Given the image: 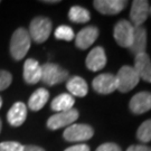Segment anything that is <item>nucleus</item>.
Instances as JSON below:
<instances>
[{"mask_svg": "<svg viewBox=\"0 0 151 151\" xmlns=\"http://www.w3.org/2000/svg\"><path fill=\"white\" fill-rule=\"evenodd\" d=\"M32 39L29 32L25 28H18L15 30L10 42V54L16 60H22L30 48Z\"/></svg>", "mask_w": 151, "mask_h": 151, "instance_id": "obj_1", "label": "nucleus"}, {"mask_svg": "<svg viewBox=\"0 0 151 151\" xmlns=\"http://www.w3.org/2000/svg\"><path fill=\"white\" fill-rule=\"evenodd\" d=\"M52 22L46 17H36L34 18L29 26V36L30 39L40 44L47 40L52 32Z\"/></svg>", "mask_w": 151, "mask_h": 151, "instance_id": "obj_2", "label": "nucleus"}, {"mask_svg": "<svg viewBox=\"0 0 151 151\" xmlns=\"http://www.w3.org/2000/svg\"><path fill=\"white\" fill-rule=\"evenodd\" d=\"M68 77V72L54 63H46L42 66V80L46 85L53 86L60 84Z\"/></svg>", "mask_w": 151, "mask_h": 151, "instance_id": "obj_3", "label": "nucleus"}, {"mask_svg": "<svg viewBox=\"0 0 151 151\" xmlns=\"http://www.w3.org/2000/svg\"><path fill=\"white\" fill-rule=\"evenodd\" d=\"M115 77L118 82V90L122 93H127L133 90L138 85L140 80L133 66H129V65L122 66Z\"/></svg>", "mask_w": 151, "mask_h": 151, "instance_id": "obj_4", "label": "nucleus"}, {"mask_svg": "<svg viewBox=\"0 0 151 151\" xmlns=\"http://www.w3.org/2000/svg\"><path fill=\"white\" fill-rule=\"evenodd\" d=\"M94 134V130L88 124L73 123L65 129L63 137L68 142H83L91 139Z\"/></svg>", "mask_w": 151, "mask_h": 151, "instance_id": "obj_5", "label": "nucleus"}, {"mask_svg": "<svg viewBox=\"0 0 151 151\" xmlns=\"http://www.w3.org/2000/svg\"><path fill=\"white\" fill-rule=\"evenodd\" d=\"M133 30L134 26L128 20H120L115 26H114V39L119 44L121 47L129 48L132 43L133 38Z\"/></svg>", "mask_w": 151, "mask_h": 151, "instance_id": "obj_6", "label": "nucleus"}, {"mask_svg": "<svg viewBox=\"0 0 151 151\" xmlns=\"http://www.w3.org/2000/svg\"><path fill=\"white\" fill-rule=\"evenodd\" d=\"M77 119H78V111L76 109H72L65 112H58L48 119L47 128L50 130H58L64 127H70Z\"/></svg>", "mask_w": 151, "mask_h": 151, "instance_id": "obj_7", "label": "nucleus"}, {"mask_svg": "<svg viewBox=\"0 0 151 151\" xmlns=\"http://www.w3.org/2000/svg\"><path fill=\"white\" fill-rule=\"evenodd\" d=\"M150 6L147 0H134L131 6L130 10V19L131 24L134 27L142 26V24L146 22L149 16Z\"/></svg>", "mask_w": 151, "mask_h": 151, "instance_id": "obj_8", "label": "nucleus"}, {"mask_svg": "<svg viewBox=\"0 0 151 151\" xmlns=\"http://www.w3.org/2000/svg\"><path fill=\"white\" fill-rule=\"evenodd\" d=\"M94 91L100 94H110L118 90L116 77L113 74H100L97 75L92 83Z\"/></svg>", "mask_w": 151, "mask_h": 151, "instance_id": "obj_9", "label": "nucleus"}, {"mask_svg": "<svg viewBox=\"0 0 151 151\" xmlns=\"http://www.w3.org/2000/svg\"><path fill=\"white\" fill-rule=\"evenodd\" d=\"M129 108L134 114H143L151 110V93L139 92L130 100Z\"/></svg>", "mask_w": 151, "mask_h": 151, "instance_id": "obj_10", "label": "nucleus"}, {"mask_svg": "<svg viewBox=\"0 0 151 151\" xmlns=\"http://www.w3.org/2000/svg\"><path fill=\"white\" fill-rule=\"evenodd\" d=\"M99 37V29L95 26H87L81 29L75 36V45L80 49H87Z\"/></svg>", "mask_w": 151, "mask_h": 151, "instance_id": "obj_11", "label": "nucleus"}, {"mask_svg": "<svg viewBox=\"0 0 151 151\" xmlns=\"http://www.w3.org/2000/svg\"><path fill=\"white\" fill-rule=\"evenodd\" d=\"M133 68L137 72L139 78L151 83V60L147 53L135 55Z\"/></svg>", "mask_w": 151, "mask_h": 151, "instance_id": "obj_12", "label": "nucleus"}, {"mask_svg": "<svg viewBox=\"0 0 151 151\" xmlns=\"http://www.w3.org/2000/svg\"><path fill=\"white\" fill-rule=\"evenodd\" d=\"M99 12L103 15H116L123 10L127 6L124 0H95L93 2Z\"/></svg>", "mask_w": 151, "mask_h": 151, "instance_id": "obj_13", "label": "nucleus"}, {"mask_svg": "<svg viewBox=\"0 0 151 151\" xmlns=\"http://www.w3.org/2000/svg\"><path fill=\"white\" fill-rule=\"evenodd\" d=\"M86 67L92 72L101 70L106 65V55L103 47H94L86 57Z\"/></svg>", "mask_w": 151, "mask_h": 151, "instance_id": "obj_14", "label": "nucleus"}, {"mask_svg": "<svg viewBox=\"0 0 151 151\" xmlns=\"http://www.w3.org/2000/svg\"><path fill=\"white\" fill-rule=\"evenodd\" d=\"M24 80L28 84H36L42 80V65L37 60L28 58L24 64Z\"/></svg>", "mask_w": 151, "mask_h": 151, "instance_id": "obj_15", "label": "nucleus"}, {"mask_svg": "<svg viewBox=\"0 0 151 151\" xmlns=\"http://www.w3.org/2000/svg\"><path fill=\"white\" fill-rule=\"evenodd\" d=\"M146 47H147L146 28L142 27V26L134 27L132 43H131V46L129 47L130 52L135 56V55L141 54V53H146Z\"/></svg>", "mask_w": 151, "mask_h": 151, "instance_id": "obj_16", "label": "nucleus"}, {"mask_svg": "<svg viewBox=\"0 0 151 151\" xmlns=\"http://www.w3.org/2000/svg\"><path fill=\"white\" fill-rule=\"evenodd\" d=\"M27 118V106L25 105V103L22 102H16L10 110L8 111L7 114V119L10 125L12 127H19L22 125L25 120Z\"/></svg>", "mask_w": 151, "mask_h": 151, "instance_id": "obj_17", "label": "nucleus"}, {"mask_svg": "<svg viewBox=\"0 0 151 151\" xmlns=\"http://www.w3.org/2000/svg\"><path fill=\"white\" fill-rule=\"evenodd\" d=\"M66 87L72 96L84 97L88 92L87 83L80 76H73L68 78V81L66 83Z\"/></svg>", "mask_w": 151, "mask_h": 151, "instance_id": "obj_18", "label": "nucleus"}, {"mask_svg": "<svg viewBox=\"0 0 151 151\" xmlns=\"http://www.w3.org/2000/svg\"><path fill=\"white\" fill-rule=\"evenodd\" d=\"M49 99V93L46 88H38L32 94L28 101V108L32 111H39L45 106Z\"/></svg>", "mask_w": 151, "mask_h": 151, "instance_id": "obj_19", "label": "nucleus"}, {"mask_svg": "<svg viewBox=\"0 0 151 151\" xmlns=\"http://www.w3.org/2000/svg\"><path fill=\"white\" fill-rule=\"evenodd\" d=\"M74 103H75L74 96H72L70 94H67V93H63L55 97L50 106L56 112H65V111L72 110L74 106Z\"/></svg>", "mask_w": 151, "mask_h": 151, "instance_id": "obj_20", "label": "nucleus"}, {"mask_svg": "<svg viewBox=\"0 0 151 151\" xmlns=\"http://www.w3.org/2000/svg\"><path fill=\"white\" fill-rule=\"evenodd\" d=\"M68 18L76 24H84L91 19L90 11L81 6H73L68 12Z\"/></svg>", "mask_w": 151, "mask_h": 151, "instance_id": "obj_21", "label": "nucleus"}, {"mask_svg": "<svg viewBox=\"0 0 151 151\" xmlns=\"http://www.w3.org/2000/svg\"><path fill=\"white\" fill-rule=\"evenodd\" d=\"M137 138L142 143L151 141V119L145 121L139 127V129L137 131Z\"/></svg>", "mask_w": 151, "mask_h": 151, "instance_id": "obj_22", "label": "nucleus"}, {"mask_svg": "<svg viewBox=\"0 0 151 151\" xmlns=\"http://www.w3.org/2000/svg\"><path fill=\"white\" fill-rule=\"evenodd\" d=\"M55 37L60 40H66V42H70L73 40L75 35H74V30L66 25H62L60 27L56 28L55 30Z\"/></svg>", "mask_w": 151, "mask_h": 151, "instance_id": "obj_23", "label": "nucleus"}, {"mask_svg": "<svg viewBox=\"0 0 151 151\" xmlns=\"http://www.w3.org/2000/svg\"><path fill=\"white\" fill-rule=\"evenodd\" d=\"M0 151H24V146L16 141H5L0 143Z\"/></svg>", "mask_w": 151, "mask_h": 151, "instance_id": "obj_24", "label": "nucleus"}, {"mask_svg": "<svg viewBox=\"0 0 151 151\" xmlns=\"http://www.w3.org/2000/svg\"><path fill=\"white\" fill-rule=\"evenodd\" d=\"M12 81V76L9 72L5 70H0V91H4L9 87Z\"/></svg>", "mask_w": 151, "mask_h": 151, "instance_id": "obj_25", "label": "nucleus"}, {"mask_svg": "<svg viewBox=\"0 0 151 151\" xmlns=\"http://www.w3.org/2000/svg\"><path fill=\"white\" fill-rule=\"evenodd\" d=\"M95 151H122L118 145H115L113 142H106L103 143L97 148Z\"/></svg>", "mask_w": 151, "mask_h": 151, "instance_id": "obj_26", "label": "nucleus"}, {"mask_svg": "<svg viewBox=\"0 0 151 151\" xmlns=\"http://www.w3.org/2000/svg\"><path fill=\"white\" fill-rule=\"evenodd\" d=\"M64 151H90V147L87 145H76V146H72L67 149H65Z\"/></svg>", "mask_w": 151, "mask_h": 151, "instance_id": "obj_27", "label": "nucleus"}, {"mask_svg": "<svg viewBox=\"0 0 151 151\" xmlns=\"http://www.w3.org/2000/svg\"><path fill=\"white\" fill-rule=\"evenodd\" d=\"M127 151H151V147H148L146 145H135L129 147Z\"/></svg>", "mask_w": 151, "mask_h": 151, "instance_id": "obj_28", "label": "nucleus"}, {"mask_svg": "<svg viewBox=\"0 0 151 151\" xmlns=\"http://www.w3.org/2000/svg\"><path fill=\"white\" fill-rule=\"evenodd\" d=\"M24 151H45L43 148L37 146H24Z\"/></svg>", "mask_w": 151, "mask_h": 151, "instance_id": "obj_29", "label": "nucleus"}, {"mask_svg": "<svg viewBox=\"0 0 151 151\" xmlns=\"http://www.w3.org/2000/svg\"><path fill=\"white\" fill-rule=\"evenodd\" d=\"M44 2H45V4H56V2H58V1H44Z\"/></svg>", "mask_w": 151, "mask_h": 151, "instance_id": "obj_30", "label": "nucleus"}, {"mask_svg": "<svg viewBox=\"0 0 151 151\" xmlns=\"http://www.w3.org/2000/svg\"><path fill=\"white\" fill-rule=\"evenodd\" d=\"M1 106H2V99L0 97V109H1Z\"/></svg>", "mask_w": 151, "mask_h": 151, "instance_id": "obj_31", "label": "nucleus"}, {"mask_svg": "<svg viewBox=\"0 0 151 151\" xmlns=\"http://www.w3.org/2000/svg\"><path fill=\"white\" fill-rule=\"evenodd\" d=\"M1 125H2V123H1V120H0V131H1Z\"/></svg>", "mask_w": 151, "mask_h": 151, "instance_id": "obj_32", "label": "nucleus"}, {"mask_svg": "<svg viewBox=\"0 0 151 151\" xmlns=\"http://www.w3.org/2000/svg\"><path fill=\"white\" fill-rule=\"evenodd\" d=\"M149 14L151 15V6H150V9H149Z\"/></svg>", "mask_w": 151, "mask_h": 151, "instance_id": "obj_33", "label": "nucleus"}]
</instances>
